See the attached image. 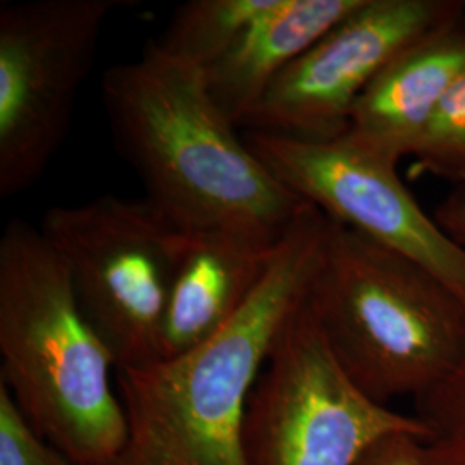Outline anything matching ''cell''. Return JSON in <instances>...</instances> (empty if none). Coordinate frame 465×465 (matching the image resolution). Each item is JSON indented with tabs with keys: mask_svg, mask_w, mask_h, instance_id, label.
Returning <instances> with one entry per match:
<instances>
[{
	"mask_svg": "<svg viewBox=\"0 0 465 465\" xmlns=\"http://www.w3.org/2000/svg\"><path fill=\"white\" fill-rule=\"evenodd\" d=\"M280 242L224 230H182L161 359L176 357L216 334L264 280Z\"/></svg>",
	"mask_w": 465,
	"mask_h": 465,
	"instance_id": "obj_10",
	"label": "cell"
},
{
	"mask_svg": "<svg viewBox=\"0 0 465 465\" xmlns=\"http://www.w3.org/2000/svg\"><path fill=\"white\" fill-rule=\"evenodd\" d=\"M462 13V0H362L282 71L242 128L302 140L343 136L382 69Z\"/></svg>",
	"mask_w": 465,
	"mask_h": 465,
	"instance_id": "obj_9",
	"label": "cell"
},
{
	"mask_svg": "<svg viewBox=\"0 0 465 465\" xmlns=\"http://www.w3.org/2000/svg\"><path fill=\"white\" fill-rule=\"evenodd\" d=\"M422 465H465V434L428 440L422 450Z\"/></svg>",
	"mask_w": 465,
	"mask_h": 465,
	"instance_id": "obj_19",
	"label": "cell"
},
{
	"mask_svg": "<svg viewBox=\"0 0 465 465\" xmlns=\"http://www.w3.org/2000/svg\"><path fill=\"white\" fill-rule=\"evenodd\" d=\"M182 230L149 199L100 195L45 211L40 232L66 266L84 319L116 371L161 361Z\"/></svg>",
	"mask_w": 465,
	"mask_h": 465,
	"instance_id": "obj_5",
	"label": "cell"
},
{
	"mask_svg": "<svg viewBox=\"0 0 465 465\" xmlns=\"http://www.w3.org/2000/svg\"><path fill=\"white\" fill-rule=\"evenodd\" d=\"M0 465H76L55 449L21 414L0 382Z\"/></svg>",
	"mask_w": 465,
	"mask_h": 465,
	"instance_id": "obj_15",
	"label": "cell"
},
{
	"mask_svg": "<svg viewBox=\"0 0 465 465\" xmlns=\"http://www.w3.org/2000/svg\"><path fill=\"white\" fill-rule=\"evenodd\" d=\"M121 157L145 199L183 230L280 242L311 205L267 169L211 97L203 71L149 42L102 78Z\"/></svg>",
	"mask_w": 465,
	"mask_h": 465,
	"instance_id": "obj_1",
	"label": "cell"
},
{
	"mask_svg": "<svg viewBox=\"0 0 465 465\" xmlns=\"http://www.w3.org/2000/svg\"><path fill=\"white\" fill-rule=\"evenodd\" d=\"M465 71V13L399 54L357 102L347 136L399 164L412 157Z\"/></svg>",
	"mask_w": 465,
	"mask_h": 465,
	"instance_id": "obj_11",
	"label": "cell"
},
{
	"mask_svg": "<svg viewBox=\"0 0 465 465\" xmlns=\"http://www.w3.org/2000/svg\"><path fill=\"white\" fill-rule=\"evenodd\" d=\"M416 407L432 438L465 434V351L443 381L416 400Z\"/></svg>",
	"mask_w": 465,
	"mask_h": 465,
	"instance_id": "obj_16",
	"label": "cell"
},
{
	"mask_svg": "<svg viewBox=\"0 0 465 465\" xmlns=\"http://www.w3.org/2000/svg\"><path fill=\"white\" fill-rule=\"evenodd\" d=\"M436 223L465 249V184L457 186L434 213Z\"/></svg>",
	"mask_w": 465,
	"mask_h": 465,
	"instance_id": "obj_18",
	"label": "cell"
},
{
	"mask_svg": "<svg viewBox=\"0 0 465 465\" xmlns=\"http://www.w3.org/2000/svg\"><path fill=\"white\" fill-rule=\"evenodd\" d=\"M331 226L309 205L282 236L264 280L216 334L176 357L116 371L128 434L111 465H249L250 395L309 295Z\"/></svg>",
	"mask_w": 465,
	"mask_h": 465,
	"instance_id": "obj_2",
	"label": "cell"
},
{
	"mask_svg": "<svg viewBox=\"0 0 465 465\" xmlns=\"http://www.w3.org/2000/svg\"><path fill=\"white\" fill-rule=\"evenodd\" d=\"M362 0H278L232 49L203 71L207 90L232 124L266 95L269 86L300 55L349 16Z\"/></svg>",
	"mask_w": 465,
	"mask_h": 465,
	"instance_id": "obj_12",
	"label": "cell"
},
{
	"mask_svg": "<svg viewBox=\"0 0 465 465\" xmlns=\"http://www.w3.org/2000/svg\"><path fill=\"white\" fill-rule=\"evenodd\" d=\"M252 152L297 197L334 223L428 269L465 305V249L428 216L397 164L350 140L245 132Z\"/></svg>",
	"mask_w": 465,
	"mask_h": 465,
	"instance_id": "obj_8",
	"label": "cell"
},
{
	"mask_svg": "<svg viewBox=\"0 0 465 465\" xmlns=\"http://www.w3.org/2000/svg\"><path fill=\"white\" fill-rule=\"evenodd\" d=\"M134 0L0 5V197L32 188L66 140L109 16Z\"/></svg>",
	"mask_w": 465,
	"mask_h": 465,
	"instance_id": "obj_7",
	"label": "cell"
},
{
	"mask_svg": "<svg viewBox=\"0 0 465 465\" xmlns=\"http://www.w3.org/2000/svg\"><path fill=\"white\" fill-rule=\"evenodd\" d=\"M426 441L414 434L388 436L369 450L359 465H422Z\"/></svg>",
	"mask_w": 465,
	"mask_h": 465,
	"instance_id": "obj_17",
	"label": "cell"
},
{
	"mask_svg": "<svg viewBox=\"0 0 465 465\" xmlns=\"http://www.w3.org/2000/svg\"><path fill=\"white\" fill-rule=\"evenodd\" d=\"M0 382L76 465H111L126 443L116 362L84 319L66 266L30 223L0 236Z\"/></svg>",
	"mask_w": 465,
	"mask_h": 465,
	"instance_id": "obj_3",
	"label": "cell"
},
{
	"mask_svg": "<svg viewBox=\"0 0 465 465\" xmlns=\"http://www.w3.org/2000/svg\"><path fill=\"white\" fill-rule=\"evenodd\" d=\"M393 434L431 440L417 416L381 405L332 357L307 299L284 324L250 395L243 422L249 465H359Z\"/></svg>",
	"mask_w": 465,
	"mask_h": 465,
	"instance_id": "obj_6",
	"label": "cell"
},
{
	"mask_svg": "<svg viewBox=\"0 0 465 465\" xmlns=\"http://www.w3.org/2000/svg\"><path fill=\"white\" fill-rule=\"evenodd\" d=\"M307 305L369 399L419 400L465 351V305L428 269L332 221Z\"/></svg>",
	"mask_w": 465,
	"mask_h": 465,
	"instance_id": "obj_4",
	"label": "cell"
},
{
	"mask_svg": "<svg viewBox=\"0 0 465 465\" xmlns=\"http://www.w3.org/2000/svg\"><path fill=\"white\" fill-rule=\"evenodd\" d=\"M414 174H431L465 184V71L450 90L438 114L417 145Z\"/></svg>",
	"mask_w": 465,
	"mask_h": 465,
	"instance_id": "obj_14",
	"label": "cell"
},
{
	"mask_svg": "<svg viewBox=\"0 0 465 465\" xmlns=\"http://www.w3.org/2000/svg\"><path fill=\"white\" fill-rule=\"evenodd\" d=\"M278 0H190L169 19L157 42L173 57L205 71Z\"/></svg>",
	"mask_w": 465,
	"mask_h": 465,
	"instance_id": "obj_13",
	"label": "cell"
}]
</instances>
